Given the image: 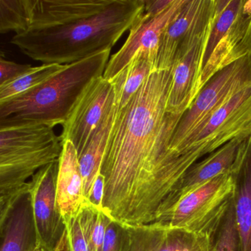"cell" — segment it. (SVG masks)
Here are the masks:
<instances>
[{"instance_id":"10","label":"cell","mask_w":251,"mask_h":251,"mask_svg":"<svg viewBox=\"0 0 251 251\" xmlns=\"http://www.w3.org/2000/svg\"><path fill=\"white\" fill-rule=\"evenodd\" d=\"M113 95V84L103 76L89 84L63 125L60 138L69 141L79 156L100 125Z\"/></svg>"},{"instance_id":"19","label":"cell","mask_w":251,"mask_h":251,"mask_svg":"<svg viewBox=\"0 0 251 251\" xmlns=\"http://www.w3.org/2000/svg\"><path fill=\"white\" fill-rule=\"evenodd\" d=\"M156 56L151 52L139 53L122 72L110 81L119 109L128 104L154 71Z\"/></svg>"},{"instance_id":"18","label":"cell","mask_w":251,"mask_h":251,"mask_svg":"<svg viewBox=\"0 0 251 251\" xmlns=\"http://www.w3.org/2000/svg\"><path fill=\"white\" fill-rule=\"evenodd\" d=\"M232 173L235 183L234 202L240 251H251V135Z\"/></svg>"},{"instance_id":"9","label":"cell","mask_w":251,"mask_h":251,"mask_svg":"<svg viewBox=\"0 0 251 251\" xmlns=\"http://www.w3.org/2000/svg\"><path fill=\"white\" fill-rule=\"evenodd\" d=\"M58 165L57 160L43 167L28 181L37 245L41 251H54L66 230L56 197Z\"/></svg>"},{"instance_id":"24","label":"cell","mask_w":251,"mask_h":251,"mask_svg":"<svg viewBox=\"0 0 251 251\" xmlns=\"http://www.w3.org/2000/svg\"><path fill=\"white\" fill-rule=\"evenodd\" d=\"M158 251H211V240L183 228H167Z\"/></svg>"},{"instance_id":"11","label":"cell","mask_w":251,"mask_h":251,"mask_svg":"<svg viewBox=\"0 0 251 251\" xmlns=\"http://www.w3.org/2000/svg\"><path fill=\"white\" fill-rule=\"evenodd\" d=\"M185 0H174L172 4L162 13L149 17L144 13L129 29V34L122 48L110 57L103 78L112 81L131 63L141 52H151L156 55L161 35L174 20Z\"/></svg>"},{"instance_id":"2","label":"cell","mask_w":251,"mask_h":251,"mask_svg":"<svg viewBox=\"0 0 251 251\" xmlns=\"http://www.w3.org/2000/svg\"><path fill=\"white\" fill-rule=\"evenodd\" d=\"M144 11V0H113L104 10L69 25L33 28L10 43L43 64L67 65L112 47Z\"/></svg>"},{"instance_id":"27","label":"cell","mask_w":251,"mask_h":251,"mask_svg":"<svg viewBox=\"0 0 251 251\" xmlns=\"http://www.w3.org/2000/svg\"><path fill=\"white\" fill-rule=\"evenodd\" d=\"M131 236L128 225L111 220L106 229L101 251H130Z\"/></svg>"},{"instance_id":"21","label":"cell","mask_w":251,"mask_h":251,"mask_svg":"<svg viewBox=\"0 0 251 251\" xmlns=\"http://www.w3.org/2000/svg\"><path fill=\"white\" fill-rule=\"evenodd\" d=\"M65 65L42 64L32 66L26 72L0 85V104L29 91L61 70Z\"/></svg>"},{"instance_id":"8","label":"cell","mask_w":251,"mask_h":251,"mask_svg":"<svg viewBox=\"0 0 251 251\" xmlns=\"http://www.w3.org/2000/svg\"><path fill=\"white\" fill-rule=\"evenodd\" d=\"M215 0H185L161 35L154 71H172L198 38L210 28Z\"/></svg>"},{"instance_id":"33","label":"cell","mask_w":251,"mask_h":251,"mask_svg":"<svg viewBox=\"0 0 251 251\" xmlns=\"http://www.w3.org/2000/svg\"><path fill=\"white\" fill-rule=\"evenodd\" d=\"M54 251H72L71 248L70 239H69V232L67 229L65 231L64 234L62 236L58 245Z\"/></svg>"},{"instance_id":"1","label":"cell","mask_w":251,"mask_h":251,"mask_svg":"<svg viewBox=\"0 0 251 251\" xmlns=\"http://www.w3.org/2000/svg\"><path fill=\"white\" fill-rule=\"evenodd\" d=\"M172 71H153L123 109H118L100 173L103 212L126 225L151 224L168 197L165 169L183 115L167 111Z\"/></svg>"},{"instance_id":"29","label":"cell","mask_w":251,"mask_h":251,"mask_svg":"<svg viewBox=\"0 0 251 251\" xmlns=\"http://www.w3.org/2000/svg\"><path fill=\"white\" fill-rule=\"evenodd\" d=\"M28 184V182H27ZM27 184L14 193L7 195L0 196V237L2 235L4 225L10 216V212L24 190L27 187Z\"/></svg>"},{"instance_id":"3","label":"cell","mask_w":251,"mask_h":251,"mask_svg":"<svg viewBox=\"0 0 251 251\" xmlns=\"http://www.w3.org/2000/svg\"><path fill=\"white\" fill-rule=\"evenodd\" d=\"M110 52L65 65L51 78L0 104V127L63 126L87 87L104 75Z\"/></svg>"},{"instance_id":"4","label":"cell","mask_w":251,"mask_h":251,"mask_svg":"<svg viewBox=\"0 0 251 251\" xmlns=\"http://www.w3.org/2000/svg\"><path fill=\"white\" fill-rule=\"evenodd\" d=\"M61 151L51 127H0V196L20 190L38 169L58 160Z\"/></svg>"},{"instance_id":"15","label":"cell","mask_w":251,"mask_h":251,"mask_svg":"<svg viewBox=\"0 0 251 251\" xmlns=\"http://www.w3.org/2000/svg\"><path fill=\"white\" fill-rule=\"evenodd\" d=\"M113 0H31L29 29L69 25L102 11Z\"/></svg>"},{"instance_id":"25","label":"cell","mask_w":251,"mask_h":251,"mask_svg":"<svg viewBox=\"0 0 251 251\" xmlns=\"http://www.w3.org/2000/svg\"><path fill=\"white\" fill-rule=\"evenodd\" d=\"M210 240L211 251H240L234 200Z\"/></svg>"},{"instance_id":"23","label":"cell","mask_w":251,"mask_h":251,"mask_svg":"<svg viewBox=\"0 0 251 251\" xmlns=\"http://www.w3.org/2000/svg\"><path fill=\"white\" fill-rule=\"evenodd\" d=\"M30 7L31 0H0V34L29 29Z\"/></svg>"},{"instance_id":"17","label":"cell","mask_w":251,"mask_h":251,"mask_svg":"<svg viewBox=\"0 0 251 251\" xmlns=\"http://www.w3.org/2000/svg\"><path fill=\"white\" fill-rule=\"evenodd\" d=\"M37 246L28 184L15 203L2 235L0 251H33Z\"/></svg>"},{"instance_id":"16","label":"cell","mask_w":251,"mask_h":251,"mask_svg":"<svg viewBox=\"0 0 251 251\" xmlns=\"http://www.w3.org/2000/svg\"><path fill=\"white\" fill-rule=\"evenodd\" d=\"M118 109L119 106L113 90V97L109 103L101 122L91 136L82 153L77 156L79 169L83 181V193L85 200L89 196L96 178L100 173L101 163Z\"/></svg>"},{"instance_id":"26","label":"cell","mask_w":251,"mask_h":251,"mask_svg":"<svg viewBox=\"0 0 251 251\" xmlns=\"http://www.w3.org/2000/svg\"><path fill=\"white\" fill-rule=\"evenodd\" d=\"M128 226L131 236L130 251H158L167 230L156 224Z\"/></svg>"},{"instance_id":"14","label":"cell","mask_w":251,"mask_h":251,"mask_svg":"<svg viewBox=\"0 0 251 251\" xmlns=\"http://www.w3.org/2000/svg\"><path fill=\"white\" fill-rule=\"evenodd\" d=\"M58 163L56 185L57 205L67 228L79 215L85 200L77 153L71 141L62 142Z\"/></svg>"},{"instance_id":"13","label":"cell","mask_w":251,"mask_h":251,"mask_svg":"<svg viewBox=\"0 0 251 251\" xmlns=\"http://www.w3.org/2000/svg\"><path fill=\"white\" fill-rule=\"evenodd\" d=\"M209 29L210 28L196 40L173 69L172 84L167 103V111L170 113L184 114L198 95V85Z\"/></svg>"},{"instance_id":"28","label":"cell","mask_w":251,"mask_h":251,"mask_svg":"<svg viewBox=\"0 0 251 251\" xmlns=\"http://www.w3.org/2000/svg\"><path fill=\"white\" fill-rule=\"evenodd\" d=\"M111 220L102 210L97 212L91 233V243L96 251H101L106 229Z\"/></svg>"},{"instance_id":"30","label":"cell","mask_w":251,"mask_h":251,"mask_svg":"<svg viewBox=\"0 0 251 251\" xmlns=\"http://www.w3.org/2000/svg\"><path fill=\"white\" fill-rule=\"evenodd\" d=\"M32 66L30 64H22L4 59H0V85L26 72Z\"/></svg>"},{"instance_id":"5","label":"cell","mask_w":251,"mask_h":251,"mask_svg":"<svg viewBox=\"0 0 251 251\" xmlns=\"http://www.w3.org/2000/svg\"><path fill=\"white\" fill-rule=\"evenodd\" d=\"M251 85V56H243L215 72L196 96L183 114L170 144L165 169V181L168 195L178 185L174 172L176 152L184 139L229 101L239 91Z\"/></svg>"},{"instance_id":"7","label":"cell","mask_w":251,"mask_h":251,"mask_svg":"<svg viewBox=\"0 0 251 251\" xmlns=\"http://www.w3.org/2000/svg\"><path fill=\"white\" fill-rule=\"evenodd\" d=\"M234 187L232 172L222 174L186 195L151 224L211 238L234 200Z\"/></svg>"},{"instance_id":"22","label":"cell","mask_w":251,"mask_h":251,"mask_svg":"<svg viewBox=\"0 0 251 251\" xmlns=\"http://www.w3.org/2000/svg\"><path fill=\"white\" fill-rule=\"evenodd\" d=\"M98 209L85 200L78 216L66 228L72 251H96L91 241V233Z\"/></svg>"},{"instance_id":"36","label":"cell","mask_w":251,"mask_h":251,"mask_svg":"<svg viewBox=\"0 0 251 251\" xmlns=\"http://www.w3.org/2000/svg\"><path fill=\"white\" fill-rule=\"evenodd\" d=\"M33 251H41V249H40L39 246L37 245L36 246H35V249H34Z\"/></svg>"},{"instance_id":"34","label":"cell","mask_w":251,"mask_h":251,"mask_svg":"<svg viewBox=\"0 0 251 251\" xmlns=\"http://www.w3.org/2000/svg\"><path fill=\"white\" fill-rule=\"evenodd\" d=\"M249 55L251 56V25L250 28V32H249Z\"/></svg>"},{"instance_id":"32","label":"cell","mask_w":251,"mask_h":251,"mask_svg":"<svg viewBox=\"0 0 251 251\" xmlns=\"http://www.w3.org/2000/svg\"><path fill=\"white\" fill-rule=\"evenodd\" d=\"M174 0H144L145 14L149 17H155L168 8Z\"/></svg>"},{"instance_id":"6","label":"cell","mask_w":251,"mask_h":251,"mask_svg":"<svg viewBox=\"0 0 251 251\" xmlns=\"http://www.w3.org/2000/svg\"><path fill=\"white\" fill-rule=\"evenodd\" d=\"M246 134H251V85L239 91L181 143L174 159L178 184L201 158Z\"/></svg>"},{"instance_id":"31","label":"cell","mask_w":251,"mask_h":251,"mask_svg":"<svg viewBox=\"0 0 251 251\" xmlns=\"http://www.w3.org/2000/svg\"><path fill=\"white\" fill-rule=\"evenodd\" d=\"M104 187L105 181L104 175L99 174L93 184L92 188L90 192L88 200L91 205L98 210H102V200L104 195Z\"/></svg>"},{"instance_id":"12","label":"cell","mask_w":251,"mask_h":251,"mask_svg":"<svg viewBox=\"0 0 251 251\" xmlns=\"http://www.w3.org/2000/svg\"><path fill=\"white\" fill-rule=\"evenodd\" d=\"M251 135V134H243L233 139L209 153L203 160L190 167L176 188L164 202L156 218L202 184L222 174L234 172L244 153Z\"/></svg>"},{"instance_id":"35","label":"cell","mask_w":251,"mask_h":251,"mask_svg":"<svg viewBox=\"0 0 251 251\" xmlns=\"http://www.w3.org/2000/svg\"><path fill=\"white\" fill-rule=\"evenodd\" d=\"M4 56H4V52L0 50V59H4Z\"/></svg>"},{"instance_id":"20","label":"cell","mask_w":251,"mask_h":251,"mask_svg":"<svg viewBox=\"0 0 251 251\" xmlns=\"http://www.w3.org/2000/svg\"><path fill=\"white\" fill-rule=\"evenodd\" d=\"M245 0H215V11L206 40L202 70L207 64L218 44L228 35L242 13Z\"/></svg>"}]
</instances>
